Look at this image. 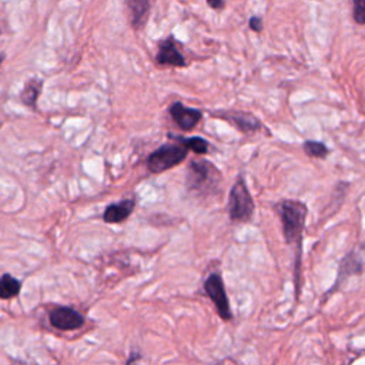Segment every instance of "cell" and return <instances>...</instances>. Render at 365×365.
I'll return each instance as SVG.
<instances>
[{
    "instance_id": "1",
    "label": "cell",
    "mask_w": 365,
    "mask_h": 365,
    "mask_svg": "<svg viewBox=\"0 0 365 365\" xmlns=\"http://www.w3.org/2000/svg\"><path fill=\"white\" fill-rule=\"evenodd\" d=\"M279 220L282 224V232L285 242L291 245L297 254L295 258V287L297 294H299V274H301V245L302 232L305 227V220L308 208L304 202L295 200H282L277 205Z\"/></svg>"
},
{
    "instance_id": "2",
    "label": "cell",
    "mask_w": 365,
    "mask_h": 365,
    "mask_svg": "<svg viewBox=\"0 0 365 365\" xmlns=\"http://www.w3.org/2000/svg\"><path fill=\"white\" fill-rule=\"evenodd\" d=\"M221 182V173L207 160H192L188 164L187 188L190 192L207 197L214 194Z\"/></svg>"
},
{
    "instance_id": "3",
    "label": "cell",
    "mask_w": 365,
    "mask_h": 365,
    "mask_svg": "<svg viewBox=\"0 0 365 365\" xmlns=\"http://www.w3.org/2000/svg\"><path fill=\"white\" fill-rule=\"evenodd\" d=\"M254 208H255L254 200L245 185V181L241 177H238L230 191V198H228L230 218L232 221H240V222L250 221L254 214Z\"/></svg>"
},
{
    "instance_id": "4",
    "label": "cell",
    "mask_w": 365,
    "mask_h": 365,
    "mask_svg": "<svg viewBox=\"0 0 365 365\" xmlns=\"http://www.w3.org/2000/svg\"><path fill=\"white\" fill-rule=\"evenodd\" d=\"M187 154L188 150L178 141L177 144H164L148 155L147 168L155 174L167 171L182 163Z\"/></svg>"
},
{
    "instance_id": "5",
    "label": "cell",
    "mask_w": 365,
    "mask_h": 365,
    "mask_svg": "<svg viewBox=\"0 0 365 365\" xmlns=\"http://www.w3.org/2000/svg\"><path fill=\"white\" fill-rule=\"evenodd\" d=\"M204 289H205L207 295L210 297V299L214 302L218 315L224 321H230L232 318V314H231L228 297H227L221 275L217 272L210 274L204 282Z\"/></svg>"
},
{
    "instance_id": "6",
    "label": "cell",
    "mask_w": 365,
    "mask_h": 365,
    "mask_svg": "<svg viewBox=\"0 0 365 365\" xmlns=\"http://www.w3.org/2000/svg\"><path fill=\"white\" fill-rule=\"evenodd\" d=\"M48 322L60 331H74L84 325V317L71 307H57L48 314Z\"/></svg>"
},
{
    "instance_id": "7",
    "label": "cell",
    "mask_w": 365,
    "mask_h": 365,
    "mask_svg": "<svg viewBox=\"0 0 365 365\" xmlns=\"http://www.w3.org/2000/svg\"><path fill=\"white\" fill-rule=\"evenodd\" d=\"M168 113L171 115V118L174 120V123L182 130V131H190L192 130L198 121L202 117V113L197 108H191L184 106L181 101H174L170 107H168Z\"/></svg>"
},
{
    "instance_id": "8",
    "label": "cell",
    "mask_w": 365,
    "mask_h": 365,
    "mask_svg": "<svg viewBox=\"0 0 365 365\" xmlns=\"http://www.w3.org/2000/svg\"><path fill=\"white\" fill-rule=\"evenodd\" d=\"M155 60L158 64H163V66H174V67H184L187 63H185V58L184 56L180 53V50L177 48L173 37H168L167 40H164L161 44H160V48H158V53L155 56Z\"/></svg>"
},
{
    "instance_id": "9",
    "label": "cell",
    "mask_w": 365,
    "mask_h": 365,
    "mask_svg": "<svg viewBox=\"0 0 365 365\" xmlns=\"http://www.w3.org/2000/svg\"><path fill=\"white\" fill-rule=\"evenodd\" d=\"M134 207H135V201L133 198L110 204L104 210L103 220L106 222H108V224L121 222V221H124V220H127L130 217V214L134 211Z\"/></svg>"
},
{
    "instance_id": "10",
    "label": "cell",
    "mask_w": 365,
    "mask_h": 365,
    "mask_svg": "<svg viewBox=\"0 0 365 365\" xmlns=\"http://www.w3.org/2000/svg\"><path fill=\"white\" fill-rule=\"evenodd\" d=\"M221 118H225L227 121L232 123L237 128H240L242 133H254L261 128V123L257 117H254L250 113H224L220 114Z\"/></svg>"
},
{
    "instance_id": "11",
    "label": "cell",
    "mask_w": 365,
    "mask_h": 365,
    "mask_svg": "<svg viewBox=\"0 0 365 365\" xmlns=\"http://www.w3.org/2000/svg\"><path fill=\"white\" fill-rule=\"evenodd\" d=\"M151 3L153 0H127V7L130 10L131 24L134 26V29H140L145 24Z\"/></svg>"
},
{
    "instance_id": "12",
    "label": "cell",
    "mask_w": 365,
    "mask_h": 365,
    "mask_svg": "<svg viewBox=\"0 0 365 365\" xmlns=\"http://www.w3.org/2000/svg\"><path fill=\"white\" fill-rule=\"evenodd\" d=\"M41 87H43V80L41 78H31L29 80L23 90H21V94H20V98L21 101L29 106V107H36V103H37V98L41 93Z\"/></svg>"
},
{
    "instance_id": "13",
    "label": "cell",
    "mask_w": 365,
    "mask_h": 365,
    "mask_svg": "<svg viewBox=\"0 0 365 365\" xmlns=\"http://www.w3.org/2000/svg\"><path fill=\"white\" fill-rule=\"evenodd\" d=\"M21 282L11 277L10 274H3L0 277V298L1 299H10L20 294Z\"/></svg>"
},
{
    "instance_id": "14",
    "label": "cell",
    "mask_w": 365,
    "mask_h": 365,
    "mask_svg": "<svg viewBox=\"0 0 365 365\" xmlns=\"http://www.w3.org/2000/svg\"><path fill=\"white\" fill-rule=\"evenodd\" d=\"M170 137L177 140L178 143H181L187 150H191L197 154H205L208 151V141L201 138V137L184 138V137H180V135H173V134H170Z\"/></svg>"
},
{
    "instance_id": "15",
    "label": "cell",
    "mask_w": 365,
    "mask_h": 365,
    "mask_svg": "<svg viewBox=\"0 0 365 365\" xmlns=\"http://www.w3.org/2000/svg\"><path fill=\"white\" fill-rule=\"evenodd\" d=\"M362 271V264L361 261L356 258V255L354 252L348 254L342 261H341V269H339V277L344 274L345 275H351L355 272H361Z\"/></svg>"
},
{
    "instance_id": "16",
    "label": "cell",
    "mask_w": 365,
    "mask_h": 365,
    "mask_svg": "<svg viewBox=\"0 0 365 365\" xmlns=\"http://www.w3.org/2000/svg\"><path fill=\"white\" fill-rule=\"evenodd\" d=\"M304 151H305V154H308L309 157H314V158H325L329 153L327 145L322 143H318V141H305Z\"/></svg>"
},
{
    "instance_id": "17",
    "label": "cell",
    "mask_w": 365,
    "mask_h": 365,
    "mask_svg": "<svg viewBox=\"0 0 365 365\" xmlns=\"http://www.w3.org/2000/svg\"><path fill=\"white\" fill-rule=\"evenodd\" d=\"M352 17L356 24H365V0H352Z\"/></svg>"
},
{
    "instance_id": "18",
    "label": "cell",
    "mask_w": 365,
    "mask_h": 365,
    "mask_svg": "<svg viewBox=\"0 0 365 365\" xmlns=\"http://www.w3.org/2000/svg\"><path fill=\"white\" fill-rule=\"evenodd\" d=\"M250 29L254 31H261L262 30V20L257 16L250 19Z\"/></svg>"
},
{
    "instance_id": "19",
    "label": "cell",
    "mask_w": 365,
    "mask_h": 365,
    "mask_svg": "<svg viewBox=\"0 0 365 365\" xmlns=\"http://www.w3.org/2000/svg\"><path fill=\"white\" fill-rule=\"evenodd\" d=\"M207 3L212 9H221L224 6V0H207Z\"/></svg>"
},
{
    "instance_id": "20",
    "label": "cell",
    "mask_w": 365,
    "mask_h": 365,
    "mask_svg": "<svg viewBox=\"0 0 365 365\" xmlns=\"http://www.w3.org/2000/svg\"><path fill=\"white\" fill-rule=\"evenodd\" d=\"M3 60H4V54H3V53H0V64L3 63Z\"/></svg>"
}]
</instances>
